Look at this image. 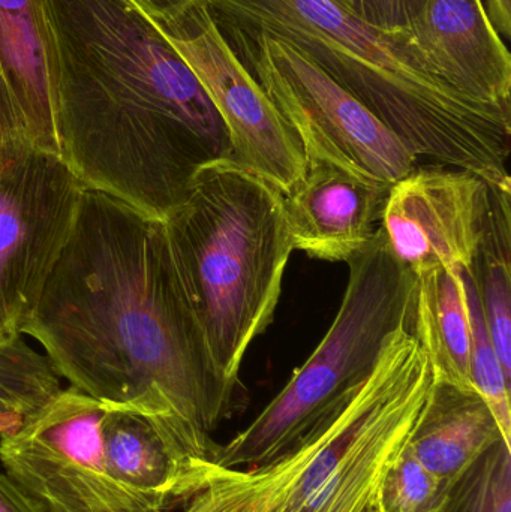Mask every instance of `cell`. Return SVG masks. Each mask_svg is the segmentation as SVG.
I'll list each match as a JSON object with an SVG mask.
<instances>
[{
	"instance_id": "6da1fadb",
	"label": "cell",
	"mask_w": 511,
	"mask_h": 512,
	"mask_svg": "<svg viewBox=\"0 0 511 512\" xmlns=\"http://www.w3.org/2000/svg\"><path fill=\"white\" fill-rule=\"evenodd\" d=\"M23 337L69 387L144 415L174 456L215 462L243 402L222 376L174 268L164 222L86 189Z\"/></svg>"
},
{
	"instance_id": "7a4b0ae2",
	"label": "cell",
	"mask_w": 511,
	"mask_h": 512,
	"mask_svg": "<svg viewBox=\"0 0 511 512\" xmlns=\"http://www.w3.org/2000/svg\"><path fill=\"white\" fill-rule=\"evenodd\" d=\"M60 158L89 191L164 221L227 128L192 69L132 0H50Z\"/></svg>"
},
{
	"instance_id": "3957f363",
	"label": "cell",
	"mask_w": 511,
	"mask_h": 512,
	"mask_svg": "<svg viewBox=\"0 0 511 512\" xmlns=\"http://www.w3.org/2000/svg\"><path fill=\"white\" fill-rule=\"evenodd\" d=\"M216 23L284 39L365 105L417 159L510 182L511 113L431 74L402 32L359 20L336 0H209Z\"/></svg>"
},
{
	"instance_id": "277c9868",
	"label": "cell",
	"mask_w": 511,
	"mask_h": 512,
	"mask_svg": "<svg viewBox=\"0 0 511 512\" xmlns=\"http://www.w3.org/2000/svg\"><path fill=\"white\" fill-rule=\"evenodd\" d=\"M162 222L210 355L228 382L243 387V358L272 324L294 251L282 192L222 159L195 174Z\"/></svg>"
},
{
	"instance_id": "5b68a950",
	"label": "cell",
	"mask_w": 511,
	"mask_h": 512,
	"mask_svg": "<svg viewBox=\"0 0 511 512\" xmlns=\"http://www.w3.org/2000/svg\"><path fill=\"white\" fill-rule=\"evenodd\" d=\"M347 264V288L326 336L254 421L219 445L218 468H258L293 451L357 393L387 339L411 325L416 276L396 261L381 228Z\"/></svg>"
},
{
	"instance_id": "8992f818",
	"label": "cell",
	"mask_w": 511,
	"mask_h": 512,
	"mask_svg": "<svg viewBox=\"0 0 511 512\" xmlns=\"http://www.w3.org/2000/svg\"><path fill=\"white\" fill-rule=\"evenodd\" d=\"M216 26L296 134L306 162H332L390 186L417 167L396 135L299 48L258 30Z\"/></svg>"
},
{
	"instance_id": "52a82bcc",
	"label": "cell",
	"mask_w": 511,
	"mask_h": 512,
	"mask_svg": "<svg viewBox=\"0 0 511 512\" xmlns=\"http://www.w3.org/2000/svg\"><path fill=\"white\" fill-rule=\"evenodd\" d=\"M84 191L57 153L26 137L0 144V336H23Z\"/></svg>"
},
{
	"instance_id": "ba28073f",
	"label": "cell",
	"mask_w": 511,
	"mask_h": 512,
	"mask_svg": "<svg viewBox=\"0 0 511 512\" xmlns=\"http://www.w3.org/2000/svg\"><path fill=\"white\" fill-rule=\"evenodd\" d=\"M107 405L62 388L20 429L0 436L5 474L39 512H161L123 489L105 465Z\"/></svg>"
},
{
	"instance_id": "9c48e42d",
	"label": "cell",
	"mask_w": 511,
	"mask_h": 512,
	"mask_svg": "<svg viewBox=\"0 0 511 512\" xmlns=\"http://www.w3.org/2000/svg\"><path fill=\"white\" fill-rule=\"evenodd\" d=\"M155 24L215 105L230 137L231 161L287 194L305 174L302 144L231 50L207 5Z\"/></svg>"
},
{
	"instance_id": "30bf717a",
	"label": "cell",
	"mask_w": 511,
	"mask_h": 512,
	"mask_svg": "<svg viewBox=\"0 0 511 512\" xmlns=\"http://www.w3.org/2000/svg\"><path fill=\"white\" fill-rule=\"evenodd\" d=\"M488 207L482 177L449 165H423L390 186L380 228L396 261L414 276L471 268Z\"/></svg>"
},
{
	"instance_id": "8fae6325",
	"label": "cell",
	"mask_w": 511,
	"mask_h": 512,
	"mask_svg": "<svg viewBox=\"0 0 511 512\" xmlns=\"http://www.w3.org/2000/svg\"><path fill=\"white\" fill-rule=\"evenodd\" d=\"M402 38L447 86L511 113L510 51L483 0H426Z\"/></svg>"
},
{
	"instance_id": "7c38bea8",
	"label": "cell",
	"mask_w": 511,
	"mask_h": 512,
	"mask_svg": "<svg viewBox=\"0 0 511 512\" xmlns=\"http://www.w3.org/2000/svg\"><path fill=\"white\" fill-rule=\"evenodd\" d=\"M390 185L327 161L306 162L302 179L284 197L294 251L347 262L381 227Z\"/></svg>"
},
{
	"instance_id": "4fadbf2b",
	"label": "cell",
	"mask_w": 511,
	"mask_h": 512,
	"mask_svg": "<svg viewBox=\"0 0 511 512\" xmlns=\"http://www.w3.org/2000/svg\"><path fill=\"white\" fill-rule=\"evenodd\" d=\"M0 74L26 137L59 155L60 53L50 0H0Z\"/></svg>"
},
{
	"instance_id": "5bb4252c",
	"label": "cell",
	"mask_w": 511,
	"mask_h": 512,
	"mask_svg": "<svg viewBox=\"0 0 511 512\" xmlns=\"http://www.w3.org/2000/svg\"><path fill=\"white\" fill-rule=\"evenodd\" d=\"M501 441L509 444L494 412L474 388L434 378L408 447L426 469L452 486Z\"/></svg>"
},
{
	"instance_id": "9a60e30c",
	"label": "cell",
	"mask_w": 511,
	"mask_h": 512,
	"mask_svg": "<svg viewBox=\"0 0 511 512\" xmlns=\"http://www.w3.org/2000/svg\"><path fill=\"white\" fill-rule=\"evenodd\" d=\"M101 436L111 478L135 498L167 512L194 495L182 466L144 415L107 406Z\"/></svg>"
},
{
	"instance_id": "2e32d148",
	"label": "cell",
	"mask_w": 511,
	"mask_h": 512,
	"mask_svg": "<svg viewBox=\"0 0 511 512\" xmlns=\"http://www.w3.org/2000/svg\"><path fill=\"white\" fill-rule=\"evenodd\" d=\"M411 330L435 379L474 388L470 310L462 268H437L416 276Z\"/></svg>"
},
{
	"instance_id": "e0dca14e",
	"label": "cell",
	"mask_w": 511,
	"mask_h": 512,
	"mask_svg": "<svg viewBox=\"0 0 511 512\" xmlns=\"http://www.w3.org/2000/svg\"><path fill=\"white\" fill-rule=\"evenodd\" d=\"M329 420L275 462L252 469L221 468L203 489L188 499L185 512L278 511L300 475L326 444Z\"/></svg>"
},
{
	"instance_id": "ac0fdd59",
	"label": "cell",
	"mask_w": 511,
	"mask_h": 512,
	"mask_svg": "<svg viewBox=\"0 0 511 512\" xmlns=\"http://www.w3.org/2000/svg\"><path fill=\"white\" fill-rule=\"evenodd\" d=\"M485 233L471 265L486 328L511 378V180L489 183Z\"/></svg>"
},
{
	"instance_id": "d6986e66",
	"label": "cell",
	"mask_w": 511,
	"mask_h": 512,
	"mask_svg": "<svg viewBox=\"0 0 511 512\" xmlns=\"http://www.w3.org/2000/svg\"><path fill=\"white\" fill-rule=\"evenodd\" d=\"M62 390L48 358L23 336H0V436L21 424Z\"/></svg>"
},
{
	"instance_id": "ffe728a7",
	"label": "cell",
	"mask_w": 511,
	"mask_h": 512,
	"mask_svg": "<svg viewBox=\"0 0 511 512\" xmlns=\"http://www.w3.org/2000/svg\"><path fill=\"white\" fill-rule=\"evenodd\" d=\"M462 277L470 310L471 381L477 393L494 412L504 439L511 444V378L504 372L503 364L489 337L471 268H462Z\"/></svg>"
},
{
	"instance_id": "44dd1931",
	"label": "cell",
	"mask_w": 511,
	"mask_h": 512,
	"mask_svg": "<svg viewBox=\"0 0 511 512\" xmlns=\"http://www.w3.org/2000/svg\"><path fill=\"white\" fill-rule=\"evenodd\" d=\"M440 512H511V445L489 448L450 486Z\"/></svg>"
},
{
	"instance_id": "7402d4cb",
	"label": "cell",
	"mask_w": 511,
	"mask_h": 512,
	"mask_svg": "<svg viewBox=\"0 0 511 512\" xmlns=\"http://www.w3.org/2000/svg\"><path fill=\"white\" fill-rule=\"evenodd\" d=\"M450 484L432 474L405 445L387 469L371 512H440Z\"/></svg>"
},
{
	"instance_id": "603a6c76",
	"label": "cell",
	"mask_w": 511,
	"mask_h": 512,
	"mask_svg": "<svg viewBox=\"0 0 511 512\" xmlns=\"http://www.w3.org/2000/svg\"><path fill=\"white\" fill-rule=\"evenodd\" d=\"M359 20L384 32H404L425 8L426 0H336Z\"/></svg>"
},
{
	"instance_id": "cb8c5ba5",
	"label": "cell",
	"mask_w": 511,
	"mask_h": 512,
	"mask_svg": "<svg viewBox=\"0 0 511 512\" xmlns=\"http://www.w3.org/2000/svg\"><path fill=\"white\" fill-rule=\"evenodd\" d=\"M132 2L156 23H167L182 17L191 9L207 5L209 0H132Z\"/></svg>"
},
{
	"instance_id": "d4e9b609",
	"label": "cell",
	"mask_w": 511,
	"mask_h": 512,
	"mask_svg": "<svg viewBox=\"0 0 511 512\" xmlns=\"http://www.w3.org/2000/svg\"><path fill=\"white\" fill-rule=\"evenodd\" d=\"M20 137H26L23 122L18 116L17 108L12 104L11 96L6 90L5 81H3L2 74H0V144L12 140V138Z\"/></svg>"
},
{
	"instance_id": "484cf974",
	"label": "cell",
	"mask_w": 511,
	"mask_h": 512,
	"mask_svg": "<svg viewBox=\"0 0 511 512\" xmlns=\"http://www.w3.org/2000/svg\"><path fill=\"white\" fill-rule=\"evenodd\" d=\"M0 512H39L17 484L0 472Z\"/></svg>"
},
{
	"instance_id": "4316f807",
	"label": "cell",
	"mask_w": 511,
	"mask_h": 512,
	"mask_svg": "<svg viewBox=\"0 0 511 512\" xmlns=\"http://www.w3.org/2000/svg\"><path fill=\"white\" fill-rule=\"evenodd\" d=\"M486 3V12L492 26L507 44L511 36V0H486Z\"/></svg>"
}]
</instances>
